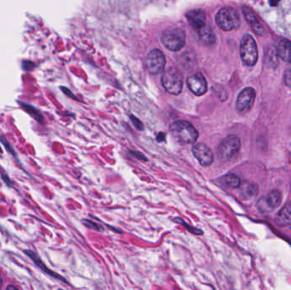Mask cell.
<instances>
[{"label": "cell", "mask_w": 291, "mask_h": 290, "mask_svg": "<svg viewBox=\"0 0 291 290\" xmlns=\"http://www.w3.org/2000/svg\"><path fill=\"white\" fill-rule=\"evenodd\" d=\"M170 131L178 142L182 144H193L196 142L199 133L192 123L181 120L171 124Z\"/></svg>", "instance_id": "1"}, {"label": "cell", "mask_w": 291, "mask_h": 290, "mask_svg": "<svg viewBox=\"0 0 291 290\" xmlns=\"http://www.w3.org/2000/svg\"><path fill=\"white\" fill-rule=\"evenodd\" d=\"M216 22L219 28L227 32L238 29L241 24L238 11L232 7L221 9L216 14Z\"/></svg>", "instance_id": "2"}, {"label": "cell", "mask_w": 291, "mask_h": 290, "mask_svg": "<svg viewBox=\"0 0 291 290\" xmlns=\"http://www.w3.org/2000/svg\"><path fill=\"white\" fill-rule=\"evenodd\" d=\"M163 86L167 92L172 95H179L183 87V77L176 67H170L163 73L161 78Z\"/></svg>", "instance_id": "3"}, {"label": "cell", "mask_w": 291, "mask_h": 290, "mask_svg": "<svg viewBox=\"0 0 291 290\" xmlns=\"http://www.w3.org/2000/svg\"><path fill=\"white\" fill-rule=\"evenodd\" d=\"M240 56L244 65L253 67L258 61V49L254 38L246 34L243 37L240 44Z\"/></svg>", "instance_id": "4"}, {"label": "cell", "mask_w": 291, "mask_h": 290, "mask_svg": "<svg viewBox=\"0 0 291 290\" xmlns=\"http://www.w3.org/2000/svg\"><path fill=\"white\" fill-rule=\"evenodd\" d=\"M162 43L170 51H180L186 44L185 33L181 28L168 29L163 34Z\"/></svg>", "instance_id": "5"}, {"label": "cell", "mask_w": 291, "mask_h": 290, "mask_svg": "<svg viewBox=\"0 0 291 290\" xmlns=\"http://www.w3.org/2000/svg\"><path fill=\"white\" fill-rule=\"evenodd\" d=\"M240 138L236 134H230L221 140L218 146V154L221 159L228 160L235 157L240 150Z\"/></svg>", "instance_id": "6"}, {"label": "cell", "mask_w": 291, "mask_h": 290, "mask_svg": "<svg viewBox=\"0 0 291 290\" xmlns=\"http://www.w3.org/2000/svg\"><path fill=\"white\" fill-rule=\"evenodd\" d=\"M256 92L255 89L251 87H247L243 89L238 95L237 102H236V109L238 113L240 114H246L251 110L255 103Z\"/></svg>", "instance_id": "7"}, {"label": "cell", "mask_w": 291, "mask_h": 290, "mask_svg": "<svg viewBox=\"0 0 291 290\" xmlns=\"http://www.w3.org/2000/svg\"><path fill=\"white\" fill-rule=\"evenodd\" d=\"M145 66L152 74H158L162 72L166 66V57L160 50H154L149 54L145 60Z\"/></svg>", "instance_id": "8"}, {"label": "cell", "mask_w": 291, "mask_h": 290, "mask_svg": "<svg viewBox=\"0 0 291 290\" xmlns=\"http://www.w3.org/2000/svg\"><path fill=\"white\" fill-rule=\"evenodd\" d=\"M187 84L191 91L196 95H203L207 91V82L202 73H197L190 76Z\"/></svg>", "instance_id": "9"}, {"label": "cell", "mask_w": 291, "mask_h": 290, "mask_svg": "<svg viewBox=\"0 0 291 290\" xmlns=\"http://www.w3.org/2000/svg\"><path fill=\"white\" fill-rule=\"evenodd\" d=\"M193 153L200 165L203 166H209L214 161L212 151L204 143H199L193 146Z\"/></svg>", "instance_id": "10"}, {"label": "cell", "mask_w": 291, "mask_h": 290, "mask_svg": "<svg viewBox=\"0 0 291 290\" xmlns=\"http://www.w3.org/2000/svg\"><path fill=\"white\" fill-rule=\"evenodd\" d=\"M243 12H244L245 19L249 25L251 26L252 29L255 32V34L259 36L265 35V27L257 15L255 14V12L251 8H249V6H244Z\"/></svg>", "instance_id": "11"}, {"label": "cell", "mask_w": 291, "mask_h": 290, "mask_svg": "<svg viewBox=\"0 0 291 290\" xmlns=\"http://www.w3.org/2000/svg\"><path fill=\"white\" fill-rule=\"evenodd\" d=\"M186 17L188 18V23L192 26V28L197 30H199L200 28L205 27V21H206V16L205 12L202 10H193L188 12L186 14Z\"/></svg>", "instance_id": "12"}, {"label": "cell", "mask_w": 291, "mask_h": 290, "mask_svg": "<svg viewBox=\"0 0 291 290\" xmlns=\"http://www.w3.org/2000/svg\"><path fill=\"white\" fill-rule=\"evenodd\" d=\"M275 223L280 227L291 225V201L288 202L280 209L275 217Z\"/></svg>", "instance_id": "13"}, {"label": "cell", "mask_w": 291, "mask_h": 290, "mask_svg": "<svg viewBox=\"0 0 291 290\" xmlns=\"http://www.w3.org/2000/svg\"><path fill=\"white\" fill-rule=\"evenodd\" d=\"M199 38L200 42L206 46L213 45L216 41V34L209 26H205L199 29Z\"/></svg>", "instance_id": "14"}, {"label": "cell", "mask_w": 291, "mask_h": 290, "mask_svg": "<svg viewBox=\"0 0 291 290\" xmlns=\"http://www.w3.org/2000/svg\"><path fill=\"white\" fill-rule=\"evenodd\" d=\"M277 55L283 62H291V42L288 39H282L277 47Z\"/></svg>", "instance_id": "15"}, {"label": "cell", "mask_w": 291, "mask_h": 290, "mask_svg": "<svg viewBox=\"0 0 291 290\" xmlns=\"http://www.w3.org/2000/svg\"><path fill=\"white\" fill-rule=\"evenodd\" d=\"M264 199H265L267 206L269 207V209L272 210V209H276L279 206L280 204H281L282 193L278 190H273V191L270 192L266 197H264Z\"/></svg>", "instance_id": "16"}, {"label": "cell", "mask_w": 291, "mask_h": 290, "mask_svg": "<svg viewBox=\"0 0 291 290\" xmlns=\"http://www.w3.org/2000/svg\"><path fill=\"white\" fill-rule=\"evenodd\" d=\"M221 184L228 188H238L241 186V180L234 174H228L221 179Z\"/></svg>", "instance_id": "17"}, {"label": "cell", "mask_w": 291, "mask_h": 290, "mask_svg": "<svg viewBox=\"0 0 291 290\" xmlns=\"http://www.w3.org/2000/svg\"><path fill=\"white\" fill-rule=\"evenodd\" d=\"M259 193V188L254 183H245L241 187V193L242 196L246 199L255 198Z\"/></svg>", "instance_id": "18"}, {"label": "cell", "mask_w": 291, "mask_h": 290, "mask_svg": "<svg viewBox=\"0 0 291 290\" xmlns=\"http://www.w3.org/2000/svg\"><path fill=\"white\" fill-rule=\"evenodd\" d=\"M19 104L23 106V108L25 110L26 112L31 115L32 117H34L38 122H40V123L44 122V116L35 106H33L31 104L23 102V101H19Z\"/></svg>", "instance_id": "19"}, {"label": "cell", "mask_w": 291, "mask_h": 290, "mask_svg": "<svg viewBox=\"0 0 291 290\" xmlns=\"http://www.w3.org/2000/svg\"><path fill=\"white\" fill-rule=\"evenodd\" d=\"M175 221H177V222H178V223L182 224V226H184V227H186V229L188 230V232H191V233H193V234L199 236V235H202L203 233H204L202 230H200V229L199 228H196V227H194V226H190L189 224L187 223L186 221H183V220L181 219V218H176V219H175Z\"/></svg>", "instance_id": "20"}, {"label": "cell", "mask_w": 291, "mask_h": 290, "mask_svg": "<svg viewBox=\"0 0 291 290\" xmlns=\"http://www.w3.org/2000/svg\"><path fill=\"white\" fill-rule=\"evenodd\" d=\"M258 209H260V211L262 213H267L271 211V209H269V207L267 206L266 201L263 198H260L259 201L257 203Z\"/></svg>", "instance_id": "21"}, {"label": "cell", "mask_w": 291, "mask_h": 290, "mask_svg": "<svg viewBox=\"0 0 291 290\" xmlns=\"http://www.w3.org/2000/svg\"><path fill=\"white\" fill-rule=\"evenodd\" d=\"M84 222V225L87 226V227H89L90 229H94L95 231H102L103 229H102V226L101 225H99V224L95 223L94 221H88V220H84L83 221Z\"/></svg>", "instance_id": "22"}, {"label": "cell", "mask_w": 291, "mask_h": 290, "mask_svg": "<svg viewBox=\"0 0 291 290\" xmlns=\"http://www.w3.org/2000/svg\"><path fill=\"white\" fill-rule=\"evenodd\" d=\"M284 83L287 86L291 88V70L286 71L284 73Z\"/></svg>", "instance_id": "23"}, {"label": "cell", "mask_w": 291, "mask_h": 290, "mask_svg": "<svg viewBox=\"0 0 291 290\" xmlns=\"http://www.w3.org/2000/svg\"><path fill=\"white\" fill-rule=\"evenodd\" d=\"M130 118H131L132 122H133V123H134V126H135L136 128H139V129H142L143 124L141 123L140 120L136 118V117H134V116H131Z\"/></svg>", "instance_id": "24"}, {"label": "cell", "mask_w": 291, "mask_h": 290, "mask_svg": "<svg viewBox=\"0 0 291 290\" xmlns=\"http://www.w3.org/2000/svg\"><path fill=\"white\" fill-rule=\"evenodd\" d=\"M1 140H2V142L4 143V145L7 147V150H8L10 153H12V154H15L14 148H12L11 144L9 143L8 140L5 139V138H3V137H1Z\"/></svg>", "instance_id": "25"}, {"label": "cell", "mask_w": 291, "mask_h": 290, "mask_svg": "<svg viewBox=\"0 0 291 290\" xmlns=\"http://www.w3.org/2000/svg\"><path fill=\"white\" fill-rule=\"evenodd\" d=\"M34 63L31 62V61H28V60L27 61V60H25V61H23V67L24 70L31 69L32 67H34Z\"/></svg>", "instance_id": "26"}, {"label": "cell", "mask_w": 291, "mask_h": 290, "mask_svg": "<svg viewBox=\"0 0 291 290\" xmlns=\"http://www.w3.org/2000/svg\"><path fill=\"white\" fill-rule=\"evenodd\" d=\"M62 89L63 92H65L66 93V94H67V95H68V96H70V97L75 98L74 97V96H73V94H72V93L70 92V90H69V89H67V88H65V87H62Z\"/></svg>", "instance_id": "27"}, {"label": "cell", "mask_w": 291, "mask_h": 290, "mask_svg": "<svg viewBox=\"0 0 291 290\" xmlns=\"http://www.w3.org/2000/svg\"><path fill=\"white\" fill-rule=\"evenodd\" d=\"M7 290H18L17 287L15 286H12V285H10L8 287H7Z\"/></svg>", "instance_id": "28"}, {"label": "cell", "mask_w": 291, "mask_h": 290, "mask_svg": "<svg viewBox=\"0 0 291 290\" xmlns=\"http://www.w3.org/2000/svg\"><path fill=\"white\" fill-rule=\"evenodd\" d=\"M277 4H278V2H270L271 6H277Z\"/></svg>", "instance_id": "29"}, {"label": "cell", "mask_w": 291, "mask_h": 290, "mask_svg": "<svg viewBox=\"0 0 291 290\" xmlns=\"http://www.w3.org/2000/svg\"><path fill=\"white\" fill-rule=\"evenodd\" d=\"M2 284H3V282H2V278H1V276H0V289H1V287H2Z\"/></svg>", "instance_id": "30"}, {"label": "cell", "mask_w": 291, "mask_h": 290, "mask_svg": "<svg viewBox=\"0 0 291 290\" xmlns=\"http://www.w3.org/2000/svg\"><path fill=\"white\" fill-rule=\"evenodd\" d=\"M0 152H1V147H0Z\"/></svg>", "instance_id": "31"}]
</instances>
